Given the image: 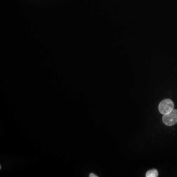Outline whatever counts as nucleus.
Segmentation results:
<instances>
[{
    "mask_svg": "<svg viewBox=\"0 0 177 177\" xmlns=\"http://www.w3.org/2000/svg\"><path fill=\"white\" fill-rule=\"evenodd\" d=\"M174 104L171 100L166 99L164 100L159 103V111L161 114L166 115L174 109Z\"/></svg>",
    "mask_w": 177,
    "mask_h": 177,
    "instance_id": "1",
    "label": "nucleus"
},
{
    "mask_svg": "<svg viewBox=\"0 0 177 177\" xmlns=\"http://www.w3.org/2000/svg\"><path fill=\"white\" fill-rule=\"evenodd\" d=\"M164 124L168 126H172L177 123V110L173 109L167 114L162 117Z\"/></svg>",
    "mask_w": 177,
    "mask_h": 177,
    "instance_id": "2",
    "label": "nucleus"
},
{
    "mask_svg": "<svg viewBox=\"0 0 177 177\" xmlns=\"http://www.w3.org/2000/svg\"><path fill=\"white\" fill-rule=\"evenodd\" d=\"M159 175V173L156 169H152L148 171L146 174L147 177H157Z\"/></svg>",
    "mask_w": 177,
    "mask_h": 177,
    "instance_id": "3",
    "label": "nucleus"
},
{
    "mask_svg": "<svg viewBox=\"0 0 177 177\" xmlns=\"http://www.w3.org/2000/svg\"><path fill=\"white\" fill-rule=\"evenodd\" d=\"M89 177H97V176L96 175H95L94 173H91L89 175Z\"/></svg>",
    "mask_w": 177,
    "mask_h": 177,
    "instance_id": "4",
    "label": "nucleus"
}]
</instances>
